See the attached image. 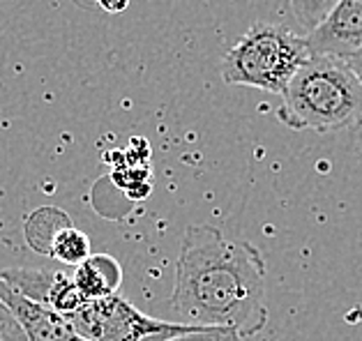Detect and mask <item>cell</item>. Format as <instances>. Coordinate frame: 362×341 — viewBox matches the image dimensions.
I'll return each instance as SVG.
<instances>
[{
  "instance_id": "1",
  "label": "cell",
  "mask_w": 362,
  "mask_h": 341,
  "mask_svg": "<svg viewBox=\"0 0 362 341\" xmlns=\"http://www.w3.org/2000/svg\"><path fill=\"white\" fill-rule=\"evenodd\" d=\"M171 309L185 325L233 330L243 339L266 328V263L247 240L192 224L175 263Z\"/></svg>"
},
{
  "instance_id": "9",
  "label": "cell",
  "mask_w": 362,
  "mask_h": 341,
  "mask_svg": "<svg viewBox=\"0 0 362 341\" xmlns=\"http://www.w3.org/2000/svg\"><path fill=\"white\" fill-rule=\"evenodd\" d=\"M69 226V220L63 210L58 208H40L33 213L25 222V238H28L30 247L40 253H49V247L54 238Z\"/></svg>"
},
{
  "instance_id": "2",
  "label": "cell",
  "mask_w": 362,
  "mask_h": 341,
  "mask_svg": "<svg viewBox=\"0 0 362 341\" xmlns=\"http://www.w3.org/2000/svg\"><path fill=\"white\" fill-rule=\"evenodd\" d=\"M277 118L298 132L328 134L356 127L362 120V85L346 60L312 56L286 85Z\"/></svg>"
},
{
  "instance_id": "14",
  "label": "cell",
  "mask_w": 362,
  "mask_h": 341,
  "mask_svg": "<svg viewBox=\"0 0 362 341\" xmlns=\"http://www.w3.org/2000/svg\"><path fill=\"white\" fill-rule=\"evenodd\" d=\"M97 5L109 14H120L129 7V0H97Z\"/></svg>"
},
{
  "instance_id": "6",
  "label": "cell",
  "mask_w": 362,
  "mask_h": 341,
  "mask_svg": "<svg viewBox=\"0 0 362 341\" xmlns=\"http://www.w3.org/2000/svg\"><path fill=\"white\" fill-rule=\"evenodd\" d=\"M312 56L346 58L362 49V0H339L332 12L305 35Z\"/></svg>"
},
{
  "instance_id": "3",
  "label": "cell",
  "mask_w": 362,
  "mask_h": 341,
  "mask_svg": "<svg viewBox=\"0 0 362 341\" xmlns=\"http://www.w3.org/2000/svg\"><path fill=\"white\" fill-rule=\"evenodd\" d=\"M312 58L305 35L286 25L259 21L226 51L219 65L224 83L284 95L296 72Z\"/></svg>"
},
{
  "instance_id": "5",
  "label": "cell",
  "mask_w": 362,
  "mask_h": 341,
  "mask_svg": "<svg viewBox=\"0 0 362 341\" xmlns=\"http://www.w3.org/2000/svg\"><path fill=\"white\" fill-rule=\"evenodd\" d=\"M0 277H3L14 291H19L23 297H28V300L42 304V307L60 313V316H69V313L78 311L90 302L78 291L74 279L67 277L65 273L10 268V270H3Z\"/></svg>"
},
{
  "instance_id": "8",
  "label": "cell",
  "mask_w": 362,
  "mask_h": 341,
  "mask_svg": "<svg viewBox=\"0 0 362 341\" xmlns=\"http://www.w3.org/2000/svg\"><path fill=\"white\" fill-rule=\"evenodd\" d=\"M74 284L86 295V300L118 295L122 284V268L109 253H93L81 265L74 268Z\"/></svg>"
},
{
  "instance_id": "13",
  "label": "cell",
  "mask_w": 362,
  "mask_h": 341,
  "mask_svg": "<svg viewBox=\"0 0 362 341\" xmlns=\"http://www.w3.org/2000/svg\"><path fill=\"white\" fill-rule=\"evenodd\" d=\"M0 341H28L19 321L14 318V313L3 300H0Z\"/></svg>"
},
{
  "instance_id": "12",
  "label": "cell",
  "mask_w": 362,
  "mask_h": 341,
  "mask_svg": "<svg viewBox=\"0 0 362 341\" xmlns=\"http://www.w3.org/2000/svg\"><path fill=\"white\" fill-rule=\"evenodd\" d=\"M166 341H243V337L233 330H222V328H197L192 332H185L173 339Z\"/></svg>"
},
{
  "instance_id": "10",
  "label": "cell",
  "mask_w": 362,
  "mask_h": 341,
  "mask_svg": "<svg viewBox=\"0 0 362 341\" xmlns=\"http://www.w3.org/2000/svg\"><path fill=\"white\" fill-rule=\"evenodd\" d=\"M47 256L58 261V263H63V265L78 268L83 261H88L93 256V253H90V240H88V235L83 231H78V229H74L72 224H69L54 238Z\"/></svg>"
},
{
  "instance_id": "4",
  "label": "cell",
  "mask_w": 362,
  "mask_h": 341,
  "mask_svg": "<svg viewBox=\"0 0 362 341\" xmlns=\"http://www.w3.org/2000/svg\"><path fill=\"white\" fill-rule=\"evenodd\" d=\"M63 318L88 341H166L197 330L185 323L150 318L120 295L90 300Z\"/></svg>"
},
{
  "instance_id": "7",
  "label": "cell",
  "mask_w": 362,
  "mask_h": 341,
  "mask_svg": "<svg viewBox=\"0 0 362 341\" xmlns=\"http://www.w3.org/2000/svg\"><path fill=\"white\" fill-rule=\"evenodd\" d=\"M0 300L10 307L28 341H88L60 313L23 297L3 277H0Z\"/></svg>"
},
{
  "instance_id": "11",
  "label": "cell",
  "mask_w": 362,
  "mask_h": 341,
  "mask_svg": "<svg viewBox=\"0 0 362 341\" xmlns=\"http://www.w3.org/2000/svg\"><path fill=\"white\" fill-rule=\"evenodd\" d=\"M337 3L339 0H288V7H291V14H293L296 23L307 35L332 12V7Z\"/></svg>"
},
{
  "instance_id": "15",
  "label": "cell",
  "mask_w": 362,
  "mask_h": 341,
  "mask_svg": "<svg viewBox=\"0 0 362 341\" xmlns=\"http://www.w3.org/2000/svg\"><path fill=\"white\" fill-rule=\"evenodd\" d=\"M344 60H346V65L351 67V72L356 74V78H358L360 85H362V49H360V51H356V54L346 56Z\"/></svg>"
},
{
  "instance_id": "16",
  "label": "cell",
  "mask_w": 362,
  "mask_h": 341,
  "mask_svg": "<svg viewBox=\"0 0 362 341\" xmlns=\"http://www.w3.org/2000/svg\"><path fill=\"white\" fill-rule=\"evenodd\" d=\"M356 143H358V152H360V160H362V120L356 125Z\"/></svg>"
}]
</instances>
